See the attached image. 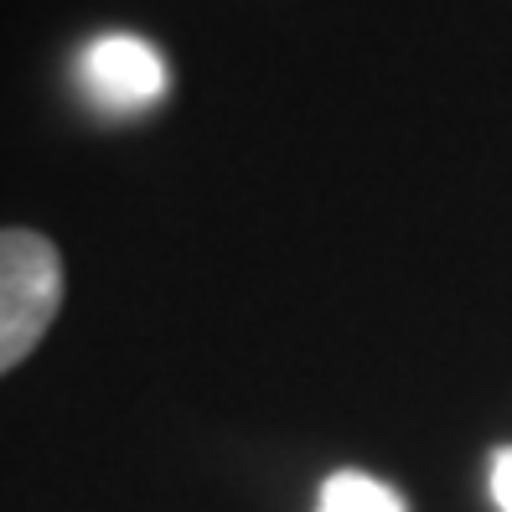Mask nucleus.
<instances>
[{"mask_svg": "<svg viewBox=\"0 0 512 512\" xmlns=\"http://www.w3.org/2000/svg\"><path fill=\"white\" fill-rule=\"evenodd\" d=\"M316 512H409V507L388 481H378L368 471H337L321 481Z\"/></svg>", "mask_w": 512, "mask_h": 512, "instance_id": "obj_3", "label": "nucleus"}, {"mask_svg": "<svg viewBox=\"0 0 512 512\" xmlns=\"http://www.w3.org/2000/svg\"><path fill=\"white\" fill-rule=\"evenodd\" d=\"M492 502L497 512H512V445H502L492 456Z\"/></svg>", "mask_w": 512, "mask_h": 512, "instance_id": "obj_4", "label": "nucleus"}, {"mask_svg": "<svg viewBox=\"0 0 512 512\" xmlns=\"http://www.w3.org/2000/svg\"><path fill=\"white\" fill-rule=\"evenodd\" d=\"M78 73H83V94L104 114H145L171 94L166 57L145 37H130V32L94 37L88 52H83V63H78Z\"/></svg>", "mask_w": 512, "mask_h": 512, "instance_id": "obj_2", "label": "nucleus"}, {"mask_svg": "<svg viewBox=\"0 0 512 512\" xmlns=\"http://www.w3.org/2000/svg\"><path fill=\"white\" fill-rule=\"evenodd\" d=\"M63 311V254L37 228H0V378L42 347Z\"/></svg>", "mask_w": 512, "mask_h": 512, "instance_id": "obj_1", "label": "nucleus"}]
</instances>
